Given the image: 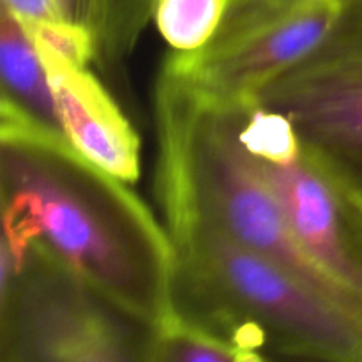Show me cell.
I'll return each mask as SVG.
<instances>
[{
	"label": "cell",
	"mask_w": 362,
	"mask_h": 362,
	"mask_svg": "<svg viewBox=\"0 0 362 362\" xmlns=\"http://www.w3.org/2000/svg\"><path fill=\"white\" fill-rule=\"evenodd\" d=\"M2 244L37 246L144 327L177 311L165 223L64 134L0 106Z\"/></svg>",
	"instance_id": "6da1fadb"
},
{
	"label": "cell",
	"mask_w": 362,
	"mask_h": 362,
	"mask_svg": "<svg viewBox=\"0 0 362 362\" xmlns=\"http://www.w3.org/2000/svg\"><path fill=\"white\" fill-rule=\"evenodd\" d=\"M177 253L180 313L311 362H362V317L233 239L194 198L156 186Z\"/></svg>",
	"instance_id": "7a4b0ae2"
},
{
	"label": "cell",
	"mask_w": 362,
	"mask_h": 362,
	"mask_svg": "<svg viewBox=\"0 0 362 362\" xmlns=\"http://www.w3.org/2000/svg\"><path fill=\"white\" fill-rule=\"evenodd\" d=\"M233 108L240 145L297 243L339 288L362 303V189L283 113L260 99Z\"/></svg>",
	"instance_id": "3957f363"
},
{
	"label": "cell",
	"mask_w": 362,
	"mask_h": 362,
	"mask_svg": "<svg viewBox=\"0 0 362 362\" xmlns=\"http://www.w3.org/2000/svg\"><path fill=\"white\" fill-rule=\"evenodd\" d=\"M2 362H145L133 318L28 244L0 246Z\"/></svg>",
	"instance_id": "277c9868"
},
{
	"label": "cell",
	"mask_w": 362,
	"mask_h": 362,
	"mask_svg": "<svg viewBox=\"0 0 362 362\" xmlns=\"http://www.w3.org/2000/svg\"><path fill=\"white\" fill-rule=\"evenodd\" d=\"M345 0H230L211 41L172 52L163 67L202 98L237 105L260 98L274 80L329 37Z\"/></svg>",
	"instance_id": "5b68a950"
},
{
	"label": "cell",
	"mask_w": 362,
	"mask_h": 362,
	"mask_svg": "<svg viewBox=\"0 0 362 362\" xmlns=\"http://www.w3.org/2000/svg\"><path fill=\"white\" fill-rule=\"evenodd\" d=\"M258 99L283 113L362 189V0H345L320 48Z\"/></svg>",
	"instance_id": "8992f818"
},
{
	"label": "cell",
	"mask_w": 362,
	"mask_h": 362,
	"mask_svg": "<svg viewBox=\"0 0 362 362\" xmlns=\"http://www.w3.org/2000/svg\"><path fill=\"white\" fill-rule=\"evenodd\" d=\"M64 134L83 158L131 184L140 177V138L88 66L37 48Z\"/></svg>",
	"instance_id": "52a82bcc"
},
{
	"label": "cell",
	"mask_w": 362,
	"mask_h": 362,
	"mask_svg": "<svg viewBox=\"0 0 362 362\" xmlns=\"http://www.w3.org/2000/svg\"><path fill=\"white\" fill-rule=\"evenodd\" d=\"M0 106L14 110L45 129L64 134L48 74L30 30L6 7L0 14Z\"/></svg>",
	"instance_id": "ba28073f"
},
{
	"label": "cell",
	"mask_w": 362,
	"mask_h": 362,
	"mask_svg": "<svg viewBox=\"0 0 362 362\" xmlns=\"http://www.w3.org/2000/svg\"><path fill=\"white\" fill-rule=\"evenodd\" d=\"M145 362H276L258 346L233 339L179 310L147 329Z\"/></svg>",
	"instance_id": "9c48e42d"
},
{
	"label": "cell",
	"mask_w": 362,
	"mask_h": 362,
	"mask_svg": "<svg viewBox=\"0 0 362 362\" xmlns=\"http://www.w3.org/2000/svg\"><path fill=\"white\" fill-rule=\"evenodd\" d=\"M156 0H101L94 25L95 62L115 69L136 48L152 21Z\"/></svg>",
	"instance_id": "30bf717a"
},
{
	"label": "cell",
	"mask_w": 362,
	"mask_h": 362,
	"mask_svg": "<svg viewBox=\"0 0 362 362\" xmlns=\"http://www.w3.org/2000/svg\"><path fill=\"white\" fill-rule=\"evenodd\" d=\"M230 0H156L152 21L172 52H194L211 41Z\"/></svg>",
	"instance_id": "8fae6325"
},
{
	"label": "cell",
	"mask_w": 362,
	"mask_h": 362,
	"mask_svg": "<svg viewBox=\"0 0 362 362\" xmlns=\"http://www.w3.org/2000/svg\"><path fill=\"white\" fill-rule=\"evenodd\" d=\"M2 7L9 9L28 27L64 20L55 0H2Z\"/></svg>",
	"instance_id": "7c38bea8"
},
{
	"label": "cell",
	"mask_w": 362,
	"mask_h": 362,
	"mask_svg": "<svg viewBox=\"0 0 362 362\" xmlns=\"http://www.w3.org/2000/svg\"><path fill=\"white\" fill-rule=\"evenodd\" d=\"M55 2L59 6L60 16L67 23L88 28L90 32L94 30L101 0H55Z\"/></svg>",
	"instance_id": "4fadbf2b"
}]
</instances>
